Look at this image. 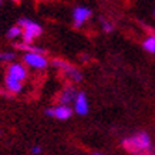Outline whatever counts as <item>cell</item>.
I'll return each mask as SVG.
<instances>
[{"mask_svg":"<svg viewBox=\"0 0 155 155\" xmlns=\"http://www.w3.org/2000/svg\"><path fill=\"white\" fill-rule=\"evenodd\" d=\"M122 147L134 155H155V150L152 147L151 138L147 132H138L134 137L124 140Z\"/></svg>","mask_w":155,"mask_h":155,"instance_id":"1","label":"cell"},{"mask_svg":"<svg viewBox=\"0 0 155 155\" xmlns=\"http://www.w3.org/2000/svg\"><path fill=\"white\" fill-rule=\"evenodd\" d=\"M19 26L23 28V40L27 44H30L34 38L38 37L43 31L40 24H37L36 21H33L30 19H26V17L19 19Z\"/></svg>","mask_w":155,"mask_h":155,"instance_id":"2","label":"cell"},{"mask_svg":"<svg viewBox=\"0 0 155 155\" xmlns=\"http://www.w3.org/2000/svg\"><path fill=\"white\" fill-rule=\"evenodd\" d=\"M24 63L33 68H46L47 67V58L38 53H26Z\"/></svg>","mask_w":155,"mask_h":155,"instance_id":"3","label":"cell"},{"mask_svg":"<svg viewBox=\"0 0 155 155\" xmlns=\"http://www.w3.org/2000/svg\"><path fill=\"white\" fill-rule=\"evenodd\" d=\"M46 114L48 117H56L58 120H68L73 114V110H71L68 105H57L54 108H47L46 110Z\"/></svg>","mask_w":155,"mask_h":155,"instance_id":"4","label":"cell"},{"mask_svg":"<svg viewBox=\"0 0 155 155\" xmlns=\"http://www.w3.org/2000/svg\"><path fill=\"white\" fill-rule=\"evenodd\" d=\"M54 66L58 67L61 71H64L67 75H70V77H71V78H73L74 81H81V78H83V75H81L80 71L77 70L74 66H71V64L66 63V61L56 60V61H54Z\"/></svg>","mask_w":155,"mask_h":155,"instance_id":"5","label":"cell"},{"mask_svg":"<svg viewBox=\"0 0 155 155\" xmlns=\"http://www.w3.org/2000/svg\"><path fill=\"white\" fill-rule=\"evenodd\" d=\"M73 17H74L75 27H81L83 23L91 17V10L88 7H84V6H78L73 10Z\"/></svg>","mask_w":155,"mask_h":155,"instance_id":"6","label":"cell"},{"mask_svg":"<svg viewBox=\"0 0 155 155\" xmlns=\"http://www.w3.org/2000/svg\"><path fill=\"white\" fill-rule=\"evenodd\" d=\"M7 75L9 77H13L16 80L19 81H23L26 77H27V70H26V67L23 64H20V63H13V64H10L9 68H7Z\"/></svg>","mask_w":155,"mask_h":155,"instance_id":"7","label":"cell"},{"mask_svg":"<svg viewBox=\"0 0 155 155\" xmlns=\"http://www.w3.org/2000/svg\"><path fill=\"white\" fill-rule=\"evenodd\" d=\"M74 111L78 115H85L88 113V100L84 93H78L74 101Z\"/></svg>","mask_w":155,"mask_h":155,"instance_id":"8","label":"cell"},{"mask_svg":"<svg viewBox=\"0 0 155 155\" xmlns=\"http://www.w3.org/2000/svg\"><path fill=\"white\" fill-rule=\"evenodd\" d=\"M75 97H77V93L73 87H67L60 95V103L61 105H68L70 103H74Z\"/></svg>","mask_w":155,"mask_h":155,"instance_id":"9","label":"cell"},{"mask_svg":"<svg viewBox=\"0 0 155 155\" xmlns=\"http://www.w3.org/2000/svg\"><path fill=\"white\" fill-rule=\"evenodd\" d=\"M5 84H6V88L9 90L10 93H20L21 88H23L21 81L16 80V78H13V77H9V75H6Z\"/></svg>","mask_w":155,"mask_h":155,"instance_id":"10","label":"cell"},{"mask_svg":"<svg viewBox=\"0 0 155 155\" xmlns=\"http://www.w3.org/2000/svg\"><path fill=\"white\" fill-rule=\"evenodd\" d=\"M144 48H145L148 53H155V34H152V36L145 38V41H144Z\"/></svg>","mask_w":155,"mask_h":155,"instance_id":"11","label":"cell"},{"mask_svg":"<svg viewBox=\"0 0 155 155\" xmlns=\"http://www.w3.org/2000/svg\"><path fill=\"white\" fill-rule=\"evenodd\" d=\"M21 34H23V28L20 27L19 24L13 26V27H10L7 30V37L9 38H16V37H19V36H21Z\"/></svg>","mask_w":155,"mask_h":155,"instance_id":"12","label":"cell"},{"mask_svg":"<svg viewBox=\"0 0 155 155\" xmlns=\"http://www.w3.org/2000/svg\"><path fill=\"white\" fill-rule=\"evenodd\" d=\"M14 60V53L5 51L0 53V61H13Z\"/></svg>","mask_w":155,"mask_h":155,"instance_id":"13","label":"cell"},{"mask_svg":"<svg viewBox=\"0 0 155 155\" xmlns=\"http://www.w3.org/2000/svg\"><path fill=\"white\" fill-rule=\"evenodd\" d=\"M103 26H104V30H105V31H111V30H113V26L110 23H107V21H103Z\"/></svg>","mask_w":155,"mask_h":155,"instance_id":"14","label":"cell"},{"mask_svg":"<svg viewBox=\"0 0 155 155\" xmlns=\"http://www.w3.org/2000/svg\"><path fill=\"white\" fill-rule=\"evenodd\" d=\"M31 152H33V154H40V152H41V148H40V147H33V148H31Z\"/></svg>","mask_w":155,"mask_h":155,"instance_id":"15","label":"cell"},{"mask_svg":"<svg viewBox=\"0 0 155 155\" xmlns=\"http://www.w3.org/2000/svg\"><path fill=\"white\" fill-rule=\"evenodd\" d=\"M94 155H103V154H94Z\"/></svg>","mask_w":155,"mask_h":155,"instance_id":"16","label":"cell"},{"mask_svg":"<svg viewBox=\"0 0 155 155\" xmlns=\"http://www.w3.org/2000/svg\"><path fill=\"white\" fill-rule=\"evenodd\" d=\"M154 14H155V9H154Z\"/></svg>","mask_w":155,"mask_h":155,"instance_id":"17","label":"cell"},{"mask_svg":"<svg viewBox=\"0 0 155 155\" xmlns=\"http://www.w3.org/2000/svg\"><path fill=\"white\" fill-rule=\"evenodd\" d=\"M0 5H2V2H0Z\"/></svg>","mask_w":155,"mask_h":155,"instance_id":"18","label":"cell"}]
</instances>
